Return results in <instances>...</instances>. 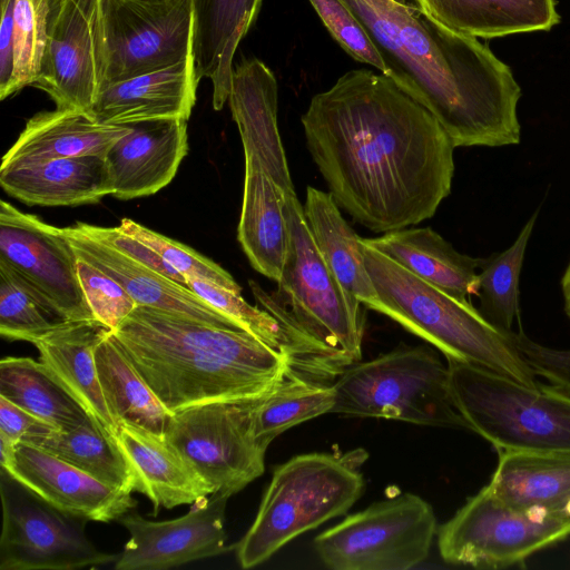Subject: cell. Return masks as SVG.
Listing matches in <instances>:
<instances>
[{
    "label": "cell",
    "mask_w": 570,
    "mask_h": 570,
    "mask_svg": "<svg viewBox=\"0 0 570 570\" xmlns=\"http://www.w3.org/2000/svg\"><path fill=\"white\" fill-rule=\"evenodd\" d=\"M336 205L373 233L431 218L452 187L454 146L393 79L361 68L314 95L301 117Z\"/></svg>",
    "instance_id": "6da1fadb"
},
{
    "label": "cell",
    "mask_w": 570,
    "mask_h": 570,
    "mask_svg": "<svg viewBox=\"0 0 570 570\" xmlns=\"http://www.w3.org/2000/svg\"><path fill=\"white\" fill-rule=\"evenodd\" d=\"M386 60L393 79L456 147L520 142L521 89L478 38L434 22L405 0H345Z\"/></svg>",
    "instance_id": "7a4b0ae2"
},
{
    "label": "cell",
    "mask_w": 570,
    "mask_h": 570,
    "mask_svg": "<svg viewBox=\"0 0 570 570\" xmlns=\"http://www.w3.org/2000/svg\"><path fill=\"white\" fill-rule=\"evenodd\" d=\"M111 335L169 413L259 397L295 368L287 355L246 331L148 306L138 305Z\"/></svg>",
    "instance_id": "3957f363"
},
{
    "label": "cell",
    "mask_w": 570,
    "mask_h": 570,
    "mask_svg": "<svg viewBox=\"0 0 570 570\" xmlns=\"http://www.w3.org/2000/svg\"><path fill=\"white\" fill-rule=\"evenodd\" d=\"M291 235L288 254L274 292L249 281L261 308L286 331L302 373L332 381L361 362L365 317L343 291L309 232L295 189L284 193Z\"/></svg>",
    "instance_id": "277c9868"
},
{
    "label": "cell",
    "mask_w": 570,
    "mask_h": 570,
    "mask_svg": "<svg viewBox=\"0 0 570 570\" xmlns=\"http://www.w3.org/2000/svg\"><path fill=\"white\" fill-rule=\"evenodd\" d=\"M365 266L376 298L367 307L454 358L538 386L535 373L512 337L491 324L470 301H461L419 278L363 240Z\"/></svg>",
    "instance_id": "5b68a950"
},
{
    "label": "cell",
    "mask_w": 570,
    "mask_h": 570,
    "mask_svg": "<svg viewBox=\"0 0 570 570\" xmlns=\"http://www.w3.org/2000/svg\"><path fill=\"white\" fill-rule=\"evenodd\" d=\"M363 449L308 453L275 468L256 518L236 544L244 569L256 567L305 531L344 514L363 494Z\"/></svg>",
    "instance_id": "8992f818"
},
{
    "label": "cell",
    "mask_w": 570,
    "mask_h": 570,
    "mask_svg": "<svg viewBox=\"0 0 570 570\" xmlns=\"http://www.w3.org/2000/svg\"><path fill=\"white\" fill-rule=\"evenodd\" d=\"M333 387L331 413L471 430L456 406L448 364L425 345L400 346L352 364Z\"/></svg>",
    "instance_id": "52a82bcc"
},
{
    "label": "cell",
    "mask_w": 570,
    "mask_h": 570,
    "mask_svg": "<svg viewBox=\"0 0 570 570\" xmlns=\"http://www.w3.org/2000/svg\"><path fill=\"white\" fill-rule=\"evenodd\" d=\"M452 393L471 431L498 451L569 452L570 394L530 387L470 363L446 358Z\"/></svg>",
    "instance_id": "ba28073f"
},
{
    "label": "cell",
    "mask_w": 570,
    "mask_h": 570,
    "mask_svg": "<svg viewBox=\"0 0 570 570\" xmlns=\"http://www.w3.org/2000/svg\"><path fill=\"white\" fill-rule=\"evenodd\" d=\"M436 532L432 507L403 493L346 517L314 542L333 570H406L428 558Z\"/></svg>",
    "instance_id": "9c48e42d"
},
{
    "label": "cell",
    "mask_w": 570,
    "mask_h": 570,
    "mask_svg": "<svg viewBox=\"0 0 570 570\" xmlns=\"http://www.w3.org/2000/svg\"><path fill=\"white\" fill-rule=\"evenodd\" d=\"M570 535L563 512L520 511L485 485L438 530L442 559L473 568H507Z\"/></svg>",
    "instance_id": "30bf717a"
},
{
    "label": "cell",
    "mask_w": 570,
    "mask_h": 570,
    "mask_svg": "<svg viewBox=\"0 0 570 570\" xmlns=\"http://www.w3.org/2000/svg\"><path fill=\"white\" fill-rule=\"evenodd\" d=\"M257 399L202 403L169 415L165 440L214 492L233 495L264 473L267 449L254 432Z\"/></svg>",
    "instance_id": "8fae6325"
},
{
    "label": "cell",
    "mask_w": 570,
    "mask_h": 570,
    "mask_svg": "<svg viewBox=\"0 0 570 570\" xmlns=\"http://www.w3.org/2000/svg\"><path fill=\"white\" fill-rule=\"evenodd\" d=\"M0 489V570H75L117 560L88 540V521L60 511L2 470Z\"/></svg>",
    "instance_id": "7c38bea8"
},
{
    "label": "cell",
    "mask_w": 570,
    "mask_h": 570,
    "mask_svg": "<svg viewBox=\"0 0 570 570\" xmlns=\"http://www.w3.org/2000/svg\"><path fill=\"white\" fill-rule=\"evenodd\" d=\"M105 85L171 66L194 51V0H101Z\"/></svg>",
    "instance_id": "4fadbf2b"
},
{
    "label": "cell",
    "mask_w": 570,
    "mask_h": 570,
    "mask_svg": "<svg viewBox=\"0 0 570 570\" xmlns=\"http://www.w3.org/2000/svg\"><path fill=\"white\" fill-rule=\"evenodd\" d=\"M106 66L101 0H50L46 51L32 86L47 92L56 108L90 114Z\"/></svg>",
    "instance_id": "5bb4252c"
},
{
    "label": "cell",
    "mask_w": 570,
    "mask_h": 570,
    "mask_svg": "<svg viewBox=\"0 0 570 570\" xmlns=\"http://www.w3.org/2000/svg\"><path fill=\"white\" fill-rule=\"evenodd\" d=\"M0 263L68 321L95 320L78 276V256L63 228L0 202Z\"/></svg>",
    "instance_id": "9a60e30c"
},
{
    "label": "cell",
    "mask_w": 570,
    "mask_h": 570,
    "mask_svg": "<svg viewBox=\"0 0 570 570\" xmlns=\"http://www.w3.org/2000/svg\"><path fill=\"white\" fill-rule=\"evenodd\" d=\"M232 495L214 492L176 519L150 521L134 510L118 521L129 532L117 570H164L224 553L225 510Z\"/></svg>",
    "instance_id": "2e32d148"
},
{
    "label": "cell",
    "mask_w": 570,
    "mask_h": 570,
    "mask_svg": "<svg viewBox=\"0 0 570 570\" xmlns=\"http://www.w3.org/2000/svg\"><path fill=\"white\" fill-rule=\"evenodd\" d=\"M245 177L238 242L250 265L277 282L288 254L291 235L284 193L294 189L286 157H265L244 148Z\"/></svg>",
    "instance_id": "e0dca14e"
},
{
    "label": "cell",
    "mask_w": 570,
    "mask_h": 570,
    "mask_svg": "<svg viewBox=\"0 0 570 570\" xmlns=\"http://www.w3.org/2000/svg\"><path fill=\"white\" fill-rule=\"evenodd\" d=\"M2 471L49 504L86 521H118L137 504L131 492L111 488L27 442L17 444L13 462Z\"/></svg>",
    "instance_id": "ac0fdd59"
},
{
    "label": "cell",
    "mask_w": 570,
    "mask_h": 570,
    "mask_svg": "<svg viewBox=\"0 0 570 570\" xmlns=\"http://www.w3.org/2000/svg\"><path fill=\"white\" fill-rule=\"evenodd\" d=\"M127 125L129 131L105 154L111 196L122 200L153 195L167 186L188 151L186 119Z\"/></svg>",
    "instance_id": "d6986e66"
},
{
    "label": "cell",
    "mask_w": 570,
    "mask_h": 570,
    "mask_svg": "<svg viewBox=\"0 0 570 570\" xmlns=\"http://www.w3.org/2000/svg\"><path fill=\"white\" fill-rule=\"evenodd\" d=\"M63 232L76 254L118 282L137 305L185 315L223 328L243 330L191 288L180 285L96 238L83 230L78 222L65 227Z\"/></svg>",
    "instance_id": "ffe728a7"
},
{
    "label": "cell",
    "mask_w": 570,
    "mask_h": 570,
    "mask_svg": "<svg viewBox=\"0 0 570 570\" xmlns=\"http://www.w3.org/2000/svg\"><path fill=\"white\" fill-rule=\"evenodd\" d=\"M199 80L193 51L166 68L105 85L90 115L104 125L188 120Z\"/></svg>",
    "instance_id": "44dd1931"
},
{
    "label": "cell",
    "mask_w": 570,
    "mask_h": 570,
    "mask_svg": "<svg viewBox=\"0 0 570 570\" xmlns=\"http://www.w3.org/2000/svg\"><path fill=\"white\" fill-rule=\"evenodd\" d=\"M109 331L96 320L69 321L32 344L39 352V362L115 439L118 425L106 402L95 361V350Z\"/></svg>",
    "instance_id": "7402d4cb"
},
{
    "label": "cell",
    "mask_w": 570,
    "mask_h": 570,
    "mask_svg": "<svg viewBox=\"0 0 570 570\" xmlns=\"http://www.w3.org/2000/svg\"><path fill=\"white\" fill-rule=\"evenodd\" d=\"M115 439L134 475L135 492L150 500L154 515L163 508L193 504L214 493L164 435L121 422Z\"/></svg>",
    "instance_id": "603a6c76"
},
{
    "label": "cell",
    "mask_w": 570,
    "mask_h": 570,
    "mask_svg": "<svg viewBox=\"0 0 570 570\" xmlns=\"http://www.w3.org/2000/svg\"><path fill=\"white\" fill-rule=\"evenodd\" d=\"M3 190L27 205L96 204L112 194L105 156L83 155L0 169Z\"/></svg>",
    "instance_id": "cb8c5ba5"
},
{
    "label": "cell",
    "mask_w": 570,
    "mask_h": 570,
    "mask_svg": "<svg viewBox=\"0 0 570 570\" xmlns=\"http://www.w3.org/2000/svg\"><path fill=\"white\" fill-rule=\"evenodd\" d=\"M129 131L128 125H104L90 114L56 108L29 118L2 157L0 169L83 155L105 156Z\"/></svg>",
    "instance_id": "d4e9b609"
},
{
    "label": "cell",
    "mask_w": 570,
    "mask_h": 570,
    "mask_svg": "<svg viewBox=\"0 0 570 570\" xmlns=\"http://www.w3.org/2000/svg\"><path fill=\"white\" fill-rule=\"evenodd\" d=\"M364 243L399 265L461 301L478 295L481 258L459 253L430 227H406Z\"/></svg>",
    "instance_id": "484cf974"
},
{
    "label": "cell",
    "mask_w": 570,
    "mask_h": 570,
    "mask_svg": "<svg viewBox=\"0 0 570 570\" xmlns=\"http://www.w3.org/2000/svg\"><path fill=\"white\" fill-rule=\"evenodd\" d=\"M263 0H194V57L199 79L212 82L213 107L228 102L234 58L254 24Z\"/></svg>",
    "instance_id": "4316f807"
},
{
    "label": "cell",
    "mask_w": 570,
    "mask_h": 570,
    "mask_svg": "<svg viewBox=\"0 0 570 570\" xmlns=\"http://www.w3.org/2000/svg\"><path fill=\"white\" fill-rule=\"evenodd\" d=\"M487 487L515 510L563 512L570 500V453L500 451Z\"/></svg>",
    "instance_id": "83f0119b"
},
{
    "label": "cell",
    "mask_w": 570,
    "mask_h": 570,
    "mask_svg": "<svg viewBox=\"0 0 570 570\" xmlns=\"http://www.w3.org/2000/svg\"><path fill=\"white\" fill-rule=\"evenodd\" d=\"M426 17L456 33L497 38L550 30L560 21L554 0H413Z\"/></svg>",
    "instance_id": "f1b7e54d"
},
{
    "label": "cell",
    "mask_w": 570,
    "mask_h": 570,
    "mask_svg": "<svg viewBox=\"0 0 570 570\" xmlns=\"http://www.w3.org/2000/svg\"><path fill=\"white\" fill-rule=\"evenodd\" d=\"M303 210L315 245L344 293L367 308L376 292L365 266L363 238L343 218L330 191L307 187Z\"/></svg>",
    "instance_id": "f546056e"
},
{
    "label": "cell",
    "mask_w": 570,
    "mask_h": 570,
    "mask_svg": "<svg viewBox=\"0 0 570 570\" xmlns=\"http://www.w3.org/2000/svg\"><path fill=\"white\" fill-rule=\"evenodd\" d=\"M98 379L117 425H138L164 435L170 413L117 346L111 331L95 350Z\"/></svg>",
    "instance_id": "4dcf8cb0"
},
{
    "label": "cell",
    "mask_w": 570,
    "mask_h": 570,
    "mask_svg": "<svg viewBox=\"0 0 570 570\" xmlns=\"http://www.w3.org/2000/svg\"><path fill=\"white\" fill-rule=\"evenodd\" d=\"M0 396L57 430L73 429L90 417L45 365L30 357L6 356L0 361Z\"/></svg>",
    "instance_id": "1f68e13d"
},
{
    "label": "cell",
    "mask_w": 570,
    "mask_h": 570,
    "mask_svg": "<svg viewBox=\"0 0 570 570\" xmlns=\"http://www.w3.org/2000/svg\"><path fill=\"white\" fill-rule=\"evenodd\" d=\"M33 444L102 483L135 492L131 470L116 443L89 417L69 430H53L20 441Z\"/></svg>",
    "instance_id": "d6a6232c"
},
{
    "label": "cell",
    "mask_w": 570,
    "mask_h": 570,
    "mask_svg": "<svg viewBox=\"0 0 570 570\" xmlns=\"http://www.w3.org/2000/svg\"><path fill=\"white\" fill-rule=\"evenodd\" d=\"M334 402L333 383L291 368L269 392L257 399L254 410L255 436L267 449L284 431L331 413Z\"/></svg>",
    "instance_id": "836d02e7"
},
{
    "label": "cell",
    "mask_w": 570,
    "mask_h": 570,
    "mask_svg": "<svg viewBox=\"0 0 570 570\" xmlns=\"http://www.w3.org/2000/svg\"><path fill=\"white\" fill-rule=\"evenodd\" d=\"M537 210L513 244L501 253L481 258L478 279L481 314L498 328L510 332L519 320V279L528 242L538 217Z\"/></svg>",
    "instance_id": "e575fe53"
},
{
    "label": "cell",
    "mask_w": 570,
    "mask_h": 570,
    "mask_svg": "<svg viewBox=\"0 0 570 570\" xmlns=\"http://www.w3.org/2000/svg\"><path fill=\"white\" fill-rule=\"evenodd\" d=\"M69 322L42 301L8 266L0 263V334L9 341H27Z\"/></svg>",
    "instance_id": "d590c367"
},
{
    "label": "cell",
    "mask_w": 570,
    "mask_h": 570,
    "mask_svg": "<svg viewBox=\"0 0 570 570\" xmlns=\"http://www.w3.org/2000/svg\"><path fill=\"white\" fill-rule=\"evenodd\" d=\"M50 0H14L13 69L0 99L3 100L26 86H32L42 66L47 46Z\"/></svg>",
    "instance_id": "8d00e7d4"
},
{
    "label": "cell",
    "mask_w": 570,
    "mask_h": 570,
    "mask_svg": "<svg viewBox=\"0 0 570 570\" xmlns=\"http://www.w3.org/2000/svg\"><path fill=\"white\" fill-rule=\"evenodd\" d=\"M185 278L193 292L227 315L244 331L287 355L294 367L299 371L293 344L284 327L273 315L258 306L248 304L238 292L198 276L187 275Z\"/></svg>",
    "instance_id": "74e56055"
},
{
    "label": "cell",
    "mask_w": 570,
    "mask_h": 570,
    "mask_svg": "<svg viewBox=\"0 0 570 570\" xmlns=\"http://www.w3.org/2000/svg\"><path fill=\"white\" fill-rule=\"evenodd\" d=\"M340 47L358 62L390 77L391 70L363 22L345 0H308Z\"/></svg>",
    "instance_id": "f35d334b"
},
{
    "label": "cell",
    "mask_w": 570,
    "mask_h": 570,
    "mask_svg": "<svg viewBox=\"0 0 570 570\" xmlns=\"http://www.w3.org/2000/svg\"><path fill=\"white\" fill-rule=\"evenodd\" d=\"M118 227L151 247L168 265L184 276H198L242 293L240 286L227 271L187 245L151 230L130 218H122Z\"/></svg>",
    "instance_id": "ab89813d"
},
{
    "label": "cell",
    "mask_w": 570,
    "mask_h": 570,
    "mask_svg": "<svg viewBox=\"0 0 570 570\" xmlns=\"http://www.w3.org/2000/svg\"><path fill=\"white\" fill-rule=\"evenodd\" d=\"M78 276L95 320L111 331L116 330L138 306L118 282L79 256Z\"/></svg>",
    "instance_id": "60d3db41"
},
{
    "label": "cell",
    "mask_w": 570,
    "mask_h": 570,
    "mask_svg": "<svg viewBox=\"0 0 570 570\" xmlns=\"http://www.w3.org/2000/svg\"><path fill=\"white\" fill-rule=\"evenodd\" d=\"M519 352L535 373L563 391L570 392V350L541 345L528 337L522 328L512 331Z\"/></svg>",
    "instance_id": "b9f144b4"
},
{
    "label": "cell",
    "mask_w": 570,
    "mask_h": 570,
    "mask_svg": "<svg viewBox=\"0 0 570 570\" xmlns=\"http://www.w3.org/2000/svg\"><path fill=\"white\" fill-rule=\"evenodd\" d=\"M80 227L96 238L116 247L129 257L168 278L189 287L183 274L168 265L151 247L137 238L124 233L119 227H102L78 222ZM190 288V287H189Z\"/></svg>",
    "instance_id": "7bdbcfd3"
},
{
    "label": "cell",
    "mask_w": 570,
    "mask_h": 570,
    "mask_svg": "<svg viewBox=\"0 0 570 570\" xmlns=\"http://www.w3.org/2000/svg\"><path fill=\"white\" fill-rule=\"evenodd\" d=\"M57 430L51 424L0 396V433L20 442Z\"/></svg>",
    "instance_id": "ee69618b"
},
{
    "label": "cell",
    "mask_w": 570,
    "mask_h": 570,
    "mask_svg": "<svg viewBox=\"0 0 570 570\" xmlns=\"http://www.w3.org/2000/svg\"><path fill=\"white\" fill-rule=\"evenodd\" d=\"M0 91L8 85L13 69V7L14 0H0Z\"/></svg>",
    "instance_id": "f6af8a7d"
},
{
    "label": "cell",
    "mask_w": 570,
    "mask_h": 570,
    "mask_svg": "<svg viewBox=\"0 0 570 570\" xmlns=\"http://www.w3.org/2000/svg\"><path fill=\"white\" fill-rule=\"evenodd\" d=\"M18 443L0 433V465L2 470L8 469L13 462Z\"/></svg>",
    "instance_id": "bcb514c9"
},
{
    "label": "cell",
    "mask_w": 570,
    "mask_h": 570,
    "mask_svg": "<svg viewBox=\"0 0 570 570\" xmlns=\"http://www.w3.org/2000/svg\"><path fill=\"white\" fill-rule=\"evenodd\" d=\"M561 292L563 297V307L567 316L570 318V261L561 277Z\"/></svg>",
    "instance_id": "7dc6e473"
},
{
    "label": "cell",
    "mask_w": 570,
    "mask_h": 570,
    "mask_svg": "<svg viewBox=\"0 0 570 570\" xmlns=\"http://www.w3.org/2000/svg\"><path fill=\"white\" fill-rule=\"evenodd\" d=\"M563 512L568 515H570V500L567 502L564 509H563Z\"/></svg>",
    "instance_id": "c3c4849f"
},
{
    "label": "cell",
    "mask_w": 570,
    "mask_h": 570,
    "mask_svg": "<svg viewBox=\"0 0 570 570\" xmlns=\"http://www.w3.org/2000/svg\"><path fill=\"white\" fill-rule=\"evenodd\" d=\"M82 1H92V0H82Z\"/></svg>",
    "instance_id": "681fc988"
}]
</instances>
